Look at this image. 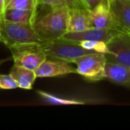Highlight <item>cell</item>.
<instances>
[{
    "label": "cell",
    "instance_id": "6da1fadb",
    "mask_svg": "<svg viewBox=\"0 0 130 130\" xmlns=\"http://www.w3.org/2000/svg\"><path fill=\"white\" fill-rule=\"evenodd\" d=\"M69 8L66 5L50 8L42 15L37 16L33 27L43 40L62 39L68 32Z\"/></svg>",
    "mask_w": 130,
    "mask_h": 130
},
{
    "label": "cell",
    "instance_id": "7a4b0ae2",
    "mask_svg": "<svg viewBox=\"0 0 130 130\" xmlns=\"http://www.w3.org/2000/svg\"><path fill=\"white\" fill-rule=\"evenodd\" d=\"M0 37L8 49L11 47L40 44L43 40L36 33L33 24L14 23L0 17Z\"/></svg>",
    "mask_w": 130,
    "mask_h": 130
},
{
    "label": "cell",
    "instance_id": "3957f363",
    "mask_svg": "<svg viewBox=\"0 0 130 130\" xmlns=\"http://www.w3.org/2000/svg\"><path fill=\"white\" fill-rule=\"evenodd\" d=\"M40 46L47 57L65 60L71 63H75L81 56L95 53L83 48L78 42L65 39L43 40Z\"/></svg>",
    "mask_w": 130,
    "mask_h": 130
},
{
    "label": "cell",
    "instance_id": "277c9868",
    "mask_svg": "<svg viewBox=\"0 0 130 130\" xmlns=\"http://www.w3.org/2000/svg\"><path fill=\"white\" fill-rule=\"evenodd\" d=\"M105 54L94 53L79 57L76 64L77 74L91 82H97L104 78V69L107 62Z\"/></svg>",
    "mask_w": 130,
    "mask_h": 130
},
{
    "label": "cell",
    "instance_id": "5b68a950",
    "mask_svg": "<svg viewBox=\"0 0 130 130\" xmlns=\"http://www.w3.org/2000/svg\"><path fill=\"white\" fill-rule=\"evenodd\" d=\"M14 64L36 71L48 58L39 44L24 45L9 48Z\"/></svg>",
    "mask_w": 130,
    "mask_h": 130
},
{
    "label": "cell",
    "instance_id": "8992f818",
    "mask_svg": "<svg viewBox=\"0 0 130 130\" xmlns=\"http://www.w3.org/2000/svg\"><path fill=\"white\" fill-rule=\"evenodd\" d=\"M107 45L109 53L105 56L107 61L120 63L130 68V34L120 32Z\"/></svg>",
    "mask_w": 130,
    "mask_h": 130
},
{
    "label": "cell",
    "instance_id": "52a82bcc",
    "mask_svg": "<svg viewBox=\"0 0 130 130\" xmlns=\"http://www.w3.org/2000/svg\"><path fill=\"white\" fill-rule=\"evenodd\" d=\"M89 11V16L93 27L101 29H111L123 32L117 25L112 11L110 2L104 0L96 7Z\"/></svg>",
    "mask_w": 130,
    "mask_h": 130
},
{
    "label": "cell",
    "instance_id": "ba28073f",
    "mask_svg": "<svg viewBox=\"0 0 130 130\" xmlns=\"http://www.w3.org/2000/svg\"><path fill=\"white\" fill-rule=\"evenodd\" d=\"M65 60L46 59L35 71L37 78H53L76 73V68Z\"/></svg>",
    "mask_w": 130,
    "mask_h": 130
},
{
    "label": "cell",
    "instance_id": "9c48e42d",
    "mask_svg": "<svg viewBox=\"0 0 130 130\" xmlns=\"http://www.w3.org/2000/svg\"><path fill=\"white\" fill-rule=\"evenodd\" d=\"M116 30L111 29H101L91 27L82 32L70 33L67 32L62 39L71 41H82V40H98L107 43L113 37L120 33Z\"/></svg>",
    "mask_w": 130,
    "mask_h": 130
},
{
    "label": "cell",
    "instance_id": "30bf717a",
    "mask_svg": "<svg viewBox=\"0 0 130 130\" xmlns=\"http://www.w3.org/2000/svg\"><path fill=\"white\" fill-rule=\"evenodd\" d=\"M89 11L84 8H69L68 32L77 33L91 28Z\"/></svg>",
    "mask_w": 130,
    "mask_h": 130
},
{
    "label": "cell",
    "instance_id": "8fae6325",
    "mask_svg": "<svg viewBox=\"0 0 130 130\" xmlns=\"http://www.w3.org/2000/svg\"><path fill=\"white\" fill-rule=\"evenodd\" d=\"M110 8L113 18L123 32L130 30V2L126 0H111Z\"/></svg>",
    "mask_w": 130,
    "mask_h": 130
},
{
    "label": "cell",
    "instance_id": "7c38bea8",
    "mask_svg": "<svg viewBox=\"0 0 130 130\" xmlns=\"http://www.w3.org/2000/svg\"><path fill=\"white\" fill-rule=\"evenodd\" d=\"M104 78L119 85H130V68L120 63L107 61Z\"/></svg>",
    "mask_w": 130,
    "mask_h": 130
},
{
    "label": "cell",
    "instance_id": "4fadbf2b",
    "mask_svg": "<svg viewBox=\"0 0 130 130\" xmlns=\"http://www.w3.org/2000/svg\"><path fill=\"white\" fill-rule=\"evenodd\" d=\"M9 74L15 80L18 88L24 90L32 89L34 82L37 78L35 71L14 64L11 67Z\"/></svg>",
    "mask_w": 130,
    "mask_h": 130
},
{
    "label": "cell",
    "instance_id": "5bb4252c",
    "mask_svg": "<svg viewBox=\"0 0 130 130\" xmlns=\"http://www.w3.org/2000/svg\"><path fill=\"white\" fill-rule=\"evenodd\" d=\"M37 16V11L18 9V8H8L5 9L2 16L0 17L11 22L33 24Z\"/></svg>",
    "mask_w": 130,
    "mask_h": 130
},
{
    "label": "cell",
    "instance_id": "9a60e30c",
    "mask_svg": "<svg viewBox=\"0 0 130 130\" xmlns=\"http://www.w3.org/2000/svg\"><path fill=\"white\" fill-rule=\"evenodd\" d=\"M38 94L46 102L52 104H56V105H80L84 104L85 102H82L81 101L74 100V99H66L57 97L54 94H52L50 93H47L43 91H37Z\"/></svg>",
    "mask_w": 130,
    "mask_h": 130
},
{
    "label": "cell",
    "instance_id": "2e32d148",
    "mask_svg": "<svg viewBox=\"0 0 130 130\" xmlns=\"http://www.w3.org/2000/svg\"><path fill=\"white\" fill-rule=\"evenodd\" d=\"M38 3L37 0H6L5 9L18 8L37 11Z\"/></svg>",
    "mask_w": 130,
    "mask_h": 130
},
{
    "label": "cell",
    "instance_id": "e0dca14e",
    "mask_svg": "<svg viewBox=\"0 0 130 130\" xmlns=\"http://www.w3.org/2000/svg\"><path fill=\"white\" fill-rule=\"evenodd\" d=\"M80 46L83 48L94 51L95 53H100L107 54L109 53L107 45L106 43L98 40H82L78 42Z\"/></svg>",
    "mask_w": 130,
    "mask_h": 130
},
{
    "label": "cell",
    "instance_id": "ac0fdd59",
    "mask_svg": "<svg viewBox=\"0 0 130 130\" xmlns=\"http://www.w3.org/2000/svg\"><path fill=\"white\" fill-rule=\"evenodd\" d=\"M18 88L17 82L10 74H0V89L11 90Z\"/></svg>",
    "mask_w": 130,
    "mask_h": 130
},
{
    "label": "cell",
    "instance_id": "d6986e66",
    "mask_svg": "<svg viewBox=\"0 0 130 130\" xmlns=\"http://www.w3.org/2000/svg\"><path fill=\"white\" fill-rule=\"evenodd\" d=\"M38 5H46L50 8H58L66 5L63 0H37Z\"/></svg>",
    "mask_w": 130,
    "mask_h": 130
},
{
    "label": "cell",
    "instance_id": "ffe728a7",
    "mask_svg": "<svg viewBox=\"0 0 130 130\" xmlns=\"http://www.w3.org/2000/svg\"><path fill=\"white\" fill-rule=\"evenodd\" d=\"M65 5L69 8H82L79 5L78 0H63Z\"/></svg>",
    "mask_w": 130,
    "mask_h": 130
},
{
    "label": "cell",
    "instance_id": "44dd1931",
    "mask_svg": "<svg viewBox=\"0 0 130 130\" xmlns=\"http://www.w3.org/2000/svg\"><path fill=\"white\" fill-rule=\"evenodd\" d=\"M5 1L6 0H0V16H2L5 11Z\"/></svg>",
    "mask_w": 130,
    "mask_h": 130
},
{
    "label": "cell",
    "instance_id": "7402d4cb",
    "mask_svg": "<svg viewBox=\"0 0 130 130\" xmlns=\"http://www.w3.org/2000/svg\"><path fill=\"white\" fill-rule=\"evenodd\" d=\"M11 58H8V59H0V66L4 63V62H7V61H8V60H10Z\"/></svg>",
    "mask_w": 130,
    "mask_h": 130
},
{
    "label": "cell",
    "instance_id": "603a6c76",
    "mask_svg": "<svg viewBox=\"0 0 130 130\" xmlns=\"http://www.w3.org/2000/svg\"><path fill=\"white\" fill-rule=\"evenodd\" d=\"M127 33H128L129 34H130V30H129V32H127Z\"/></svg>",
    "mask_w": 130,
    "mask_h": 130
},
{
    "label": "cell",
    "instance_id": "cb8c5ba5",
    "mask_svg": "<svg viewBox=\"0 0 130 130\" xmlns=\"http://www.w3.org/2000/svg\"><path fill=\"white\" fill-rule=\"evenodd\" d=\"M126 1H127V2H130V0H126Z\"/></svg>",
    "mask_w": 130,
    "mask_h": 130
},
{
    "label": "cell",
    "instance_id": "d4e9b609",
    "mask_svg": "<svg viewBox=\"0 0 130 130\" xmlns=\"http://www.w3.org/2000/svg\"><path fill=\"white\" fill-rule=\"evenodd\" d=\"M0 42H2V40H1V37H0Z\"/></svg>",
    "mask_w": 130,
    "mask_h": 130
},
{
    "label": "cell",
    "instance_id": "484cf974",
    "mask_svg": "<svg viewBox=\"0 0 130 130\" xmlns=\"http://www.w3.org/2000/svg\"><path fill=\"white\" fill-rule=\"evenodd\" d=\"M107 1H108V2H110V1H111V0H107Z\"/></svg>",
    "mask_w": 130,
    "mask_h": 130
},
{
    "label": "cell",
    "instance_id": "4316f807",
    "mask_svg": "<svg viewBox=\"0 0 130 130\" xmlns=\"http://www.w3.org/2000/svg\"></svg>",
    "mask_w": 130,
    "mask_h": 130
}]
</instances>
